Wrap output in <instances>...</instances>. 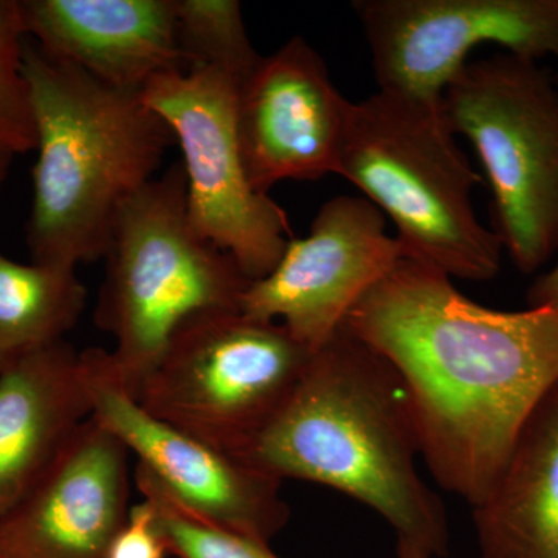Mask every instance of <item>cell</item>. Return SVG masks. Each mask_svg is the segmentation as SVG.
I'll list each match as a JSON object with an SVG mask.
<instances>
[{"mask_svg": "<svg viewBox=\"0 0 558 558\" xmlns=\"http://www.w3.org/2000/svg\"><path fill=\"white\" fill-rule=\"evenodd\" d=\"M451 279L403 256L344 326L399 374L432 475L475 508L558 381V307L490 310Z\"/></svg>", "mask_w": 558, "mask_h": 558, "instance_id": "1", "label": "cell"}, {"mask_svg": "<svg viewBox=\"0 0 558 558\" xmlns=\"http://www.w3.org/2000/svg\"><path fill=\"white\" fill-rule=\"evenodd\" d=\"M409 395L376 349L341 326L312 354L303 380L247 461L278 480L311 481L376 510L399 558L449 553L447 513L421 480Z\"/></svg>", "mask_w": 558, "mask_h": 558, "instance_id": "2", "label": "cell"}, {"mask_svg": "<svg viewBox=\"0 0 558 558\" xmlns=\"http://www.w3.org/2000/svg\"><path fill=\"white\" fill-rule=\"evenodd\" d=\"M38 161L27 244L33 263L75 269L102 259L121 209L157 178L174 142L142 92L92 78L25 46Z\"/></svg>", "mask_w": 558, "mask_h": 558, "instance_id": "3", "label": "cell"}, {"mask_svg": "<svg viewBox=\"0 0 558 558\" xmlns=\"http://www.w3.org/2000/svg\"><path fill=\"white\" fill-rule=\"evenodd\" d=\"M339 175L395 222L405 256L450 278L497 277L501 242L472 204L483 179L458 146L442 97L379 90L352 102Z\"/></svg>", "mask_w": 558, "mask_h": 558, "instance_id": "4", "label": "cell"}, {"mask_svg": "<svg viewBox=\"0 0 558 558\" xmlns=\"http://www.w3.org/2000/svg\"><path fill=\"white\" fill-rule=\"evenodd\" d=\"M95 325L116 347L110 365L135 399L180 323L204 311L241 310L252 281L190 219L178 160L121 209L105 258Z\"/></svg>", "mask_w": 558, "mask_h": 558, "instance_id": "5", "label": "cell"}, {"mask_svg": "<svg viewBox=\"0 0 558 558\" xmlns=\"http://www.w3.org/2000/svg\"><path fill=\"white\" fill-rule=\"evenodd\" d=\"M312 354L281 323L241 310L199 312L172 332L135 400L171 427L247 461Z\"/></svg>", "mask_w": 558, "mask_h": 558, "instance_id": "6", "label": "cell"}, {"mask_svg": "<svg viewBox=\"0 0 558 558\" xmlns=\"http://www.w3.org/2000/svg\"><path fill=\"white\" fill-rule=\"evenodd\" d=\"M454 134L472 143L492 190L494 233L521 274L558 255V86L538 61H468L442 92Z\"/></svg>", "mask_w": 558, "mask_h": 558, "instance_id": "7", "label": "cell"}, {"mask_svg": "<svg viewBox=\"0 0 558 558\" xmlns=\"http://www.w3.org/2000/svg\"><path fill=\"white\" fill-rule=\"evenodd\" d=\"M238 83L215 69L154 76L142 98L182 150L191 222L230 253L250 281L270 274L292 240L288 213L250 185L236 131Z\"/></svg>", "mask_w": 558, "mask_h": 558, "instance_id": "8", "label": "cell"}, {"mask_svg": "<svg viewBox=\"0 0 558 558\" xmlns=\"http://www.w3.org/2000/svg\"><path fill=\"white\" fill-rule=\"evenodd\" d=\"M379 90L440 98L484 44L526 60L553 58L558 0H355Z\"/></svg>", "mask_w": 558, "mask_h": 558, "instance_id": "9", "label": "cell"}, {"mask_svg": "<svg viewBox=\"0 0 558 558\" xmlns=\"http://www.w3.org/2000/svg\"><path fill=\"white\" fill-rule=\"evenodd\" d=\"M403 256L376 205L366 197H333L318 209L310 236L292 238L275 269L248 286L241 311L281 323L315 352Z\"/></svg>", "mask_w": 558, "mask_h": 558, "instance_id": "10", "label": "cell"}, {"mask_svg": "<svg viewBox=\"0 0 558 558\" xmlns=\"http://www.w3.org/2000/svg\"><path fill=\"white\" fill-rule=\"evenodd\" d=\"M81 357L92 416L137 457V464L189 508L270 545L290 519L281 480L154 417L121 387L106 349H86Z\"/></svg>", "mask_w": 558, "mask_h": 558, "instance_id": "11", "label": "cell"}, {"mask_svg": "<svg viewBox=\"0 0 558 558\" xmlns=\"http://www.w3.org/2000/svg\"><path fill=\"white\" fill-rule=\"evenodd\" d=\"M351 105L301 36L260 58L236 92L238 140L252 189L269 194L286 180L339 174Z\"/></svg>", "mask_w": 558, "mask_h": 558, "instance_id": "12", "label": "cell"}, {"mask_svg": "<svg viewBox=\"0 0 558 558\" xmlns=\"http://www.w3.org/2000/svg\"><path fill=\"white\" fill-rule=\"evenodd\" d=\"M130 450L94 416L0 517L2 558H106L130 515Z\"/></svg>", "mask_w": 558, "mask_h": 558, "instance_id": "13", "label": "cell"}, {"mask_svg": "<svg viewBox=\"0 0 558 558\" xmlns=\"http://www.w3.org/2000/svg\"><path fill=\"white\" fill-rule=\"evenodd\" d=\"M27 35L54 60L119 89L183 69L172 0H25Z\"/></svg>", "mask_w": 558, "mask_h": 558, "instance_id": "14", "label": "cell"}, {"mask_svg": "<svg viewBox=\"0 0 558 558\" xmlns=\"http://www.w3.org/2000/svg\"><path fill=\"white\" fill-rule=\"evenodd\" d=\"M90 416L83 357L68 340L0 368V517L31 494Z\"/></svg>", "mask_w": 558, "mask_h": 558, "instance_id": "15", "label": "cell"}, {"mask_svg": "<svg viewBox=\"0 0 558 558\" xmlns=\"http://www.w3.org/2000/svg\"><path fill=\"white\" fill-rule=\"evenodd\" d=\"M473 523L480 558H558V381L529 414Z\"/></svg>", "mask_w": 558, "mask_h": 558, "instance_id": "16", "label": "cell"}, {"mask_svg": "<svg viewBox=\"0 0 558 558\" xmlns=\"http://www.w3.org/2000/svg\"><path fill=\"white\" fill-rule=\"evenodd\" d=\"M86 300L75 269L16 263L0 252V368L65 340Z\"/></svg>", "mask_w": 558, "mask_h": 558, "instance_id": "17", "label": "cell"}, {"mask_svg": "<svg viewBox=\"0 0 558 558\" xmlns=\"http://www.w3.org/2000/svg\"><path fill=\"white\" fill-rule=\"evenodd\" d=\"M183 69H215L238 84L258 65L238 0H172Z\"/></svg>", "mask_w": 558, "mask_h": 558, "instance_id": "18", "label": "cell"}, {"mask_svg": "<svg viewBox=\"0 0 558 558\" xmlns=\"http://www.w3.org/2000/svg\"><path fill=\"white\" fill-rule=\"evenodd\" d=\"M135 486L156 510L157 527L175 558H278L270 545L189 508L160 483L148 469L137 464Z\"/></svg>", "mask_w": 558, "mask_h": 558, "instance_id": "19", "label": "cell"}, {"mask_svg": "<svg viewBox=\"0 0 558 558\" xmlns=\"http://www.w3.org/2000/svg\"><path fill=\"white\" fill-rule=\"evenodd\" d=\"M24 14L17 0H0V157L36 149L31 89L24 72Z\"/></svg>", "mask_w": 558, "mask_h": 558, "instance_id": "20", "label": "cell"}, {"mask_svg": "<svg viewBox=\"0 0 558 558\" xmlns=\"http://www.w3.org/2000/svg\"><path fill=\"white\" fill-rule=\"evenodd\" d=\"M167 542L157 527L156 510L148 499L131 506L126 523L110 543L106 558H167Z\"/></svg>", "mask_w": 558, "mask_h": 558, "instance_id": "21", "label": "cell"}, {"mask_svg": "<svg viewBox=\"0 0 558 558\" xmlns=\"http://www.w3.org/2000/svg\"><path fill=\"white\" fill-rule=\"evenodd\" d=\"M526 300L529 306L558 307V258L549 270L534 279L527 289Z\"/></svg>", "mask_w": 558, "mask_h": 558, "instance_id": "22", "label": "cell"}, {"mask_svg": "<svg viewBox=\"0 0 558 558\" xmlns=\"http://www.w3.org/2000/svg\"><path fill=\"white\" fill-rule=\"evenodd\" d=\"M11 161L13 159H9V157H0V189H2L7 174H9Z\"/></svg>", "mask_w": 558, "mask_h": 558, "instance_id": "23", "label": "cell"}, {"mask_svg": "<svg viewBox=\"0 0 558 558\" xmlns=\"http://www.w3.org/2000/svg\"><path fill=\"white\" fill-rule=\"evenodd\" d=\"M0 558H2V557H0Z\"/></svg>", "mask_w": 558, "mask_h": 558, "instance_id": "24", "label": "cell"}]
</instances>
